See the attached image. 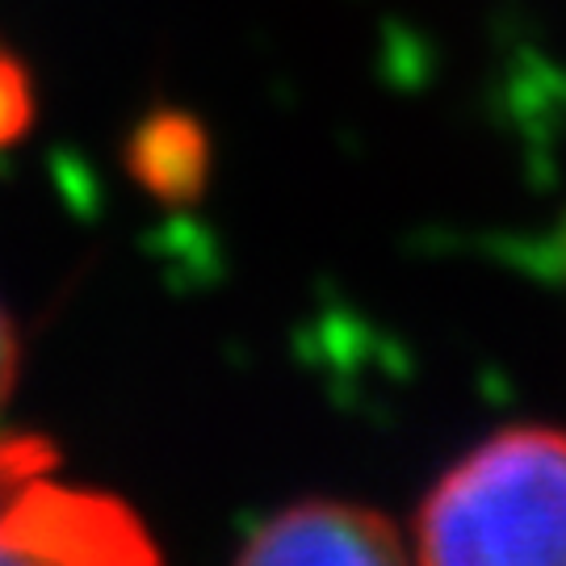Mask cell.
I'll list each match as a JSON object with an SVG mask.
<instances>
[{"instance_id": "2", "label": "cell", "mask_w": 566, "mask_h": 566, "mask_svg": "<svg viewBox=\"0 0 566 566\" xmlns=\"http://www.w3.org/2000/svg\"><path fill=\"white\" fill-rule=\"evenodd\" d=\"M42 437H0V566H160L130 507L63 483Z\"/></svg>"}, {"instance_id": "4", "label": "cell", "mask_w": 566, "mask_h": 566, "mask_svg": "<svg viewBox=\"0 0 566 566\" xmlns=\"http://www.w3.org/2000/svg\"><path fill=\"white\" fill-rule=\"evenodd\" d=\"M130 177L160 202H185L202 193L210 168V143L198 122L181 109H156L126 139Z\"/></svg>"}, {"instance_id": "5", "label": "cell", "mask_w": 566, "mask_h": 566, "mask_svg": "<svg viewBox=\"0 0 566 566\" xmlns=\"http://www.w3.org/2000/svg\"><path fill=\"white\" fill-rule=\"evenodd\" d=\"M34 118H39L34 76L18 51L0 39V156L30 135Z\"/></svg>"}, {"instance_id": "3", "label": "cell", "mask_w": 566, "mask_h": 566, "mask_svg": "<svg viewBox=\"0 0 566 566\" xmlns=\"http://www.w3.org/2000/svg\"><path fill=\"white\" fill-rule=\"evenodd\" d=\"M235 566H407V554L378 512L340 500H303L269 516Z\"/></svg>"}, {"instance_id": "1", "label": "cell", "mask_w": 566, "mask_h": 566, "mask_svg": "<svg viewBox=\"0 0 566 566\" xmlns=\"http://www.w3.org/2000/svg\"><path fill=\"white\" fill-rule=\"evenodd\" d=\"M420 566H566V432L507 428L420 507Z\"/></svg>"}, {"instance_id": "6", "label": "cell", "mask_w": 566, "mask_h": 566, "mask_svg": "<svg viewBox=\"0 0 566 566\" xmlns=\"http://www.w3.org/2000/svg\"><path fill=\"white\" fill-rule=\"evenodd\" d=\"M18 332H13V319L9 311L0 306V411L13 395V382H18Z\"/></svg>"}]
</instances>
